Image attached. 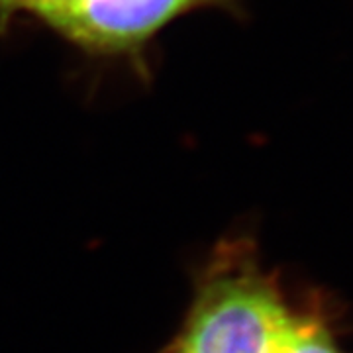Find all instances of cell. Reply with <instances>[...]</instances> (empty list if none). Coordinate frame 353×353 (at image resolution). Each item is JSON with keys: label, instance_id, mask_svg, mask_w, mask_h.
Here are the masks:
<instances>
[{"label": "cell", "instance_id": "6da1fadb", "mask_svg": "<svg viewBox=\"0 0 353 353\" xmlns=\"http://www.w3.org/2000/svg\"><path fill=\"white\" fill-rule=\"evenodd\" d=\"M289 308L255 240L226 236L201 265L187 314L159 353H267Z\"/></svg>", "mask_w": 353, "mask_h": 353}, {"label": "cell", "instance_id": "3957f363", "mask_svg": "<svg viewBox=\"0 0 353 353\" xmlns=\"http://www.w3.org/2000/svg\"><path fill=\"white\" fill-rule=\"evenodd\" d=\"M267 353H347L334 332L330 306L318 296L292 304Z\"/></svg>", "mask_w": 353, "mask_h": 353}, {"label": "cell", "instance_id": "277c9868", "mask_svg": "<svg viewBox=\"0 0 353 353\" xmlns=\"http://www.w3.org/2000/svg\"><path fill=\"white\" fill-rule=\"evenodd\" d=\"M71 0H0V14L12 16V14L28 12L36 14L38 18H46L55 10L63 8L65 4H69Z\"/></svg>", "mask_w": 353, "mask_h": 353}, {"label": "cell", "instance_id": "7a4b0ae2", "mask_svg": "<svg viewBox=\"0 0 353 353\" xmlns=\"http://www.w3.org/2000/svg\"><path fill=\"white\" fill-rule=\"evenodd\" d=\"M222 0H71L43 18L65 39L94 53L141 48L181 14Z\"/></svg>", "mask_w": 353, "mask_h": 353}]
</instances>
